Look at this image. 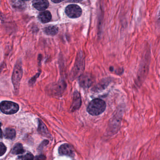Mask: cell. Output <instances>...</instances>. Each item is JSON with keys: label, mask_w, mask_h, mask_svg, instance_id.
<instances>
[{"label": "cell", "mask_w": 160, "mask_h": 160, "mask_svg": "<svg viewBox=\"0 0 160 160\" xmlns=\"http://www.w3.org/2000/svg\"><path fill=\"white\" fill-rule=\"evenodd\" d=\"M85 65V56L83 52L80 51L77 55L75 64L70 73V77L73 79L80 78L83 73Z\"/></svg>", "instance_id": "6da1fadb"}, {"label": "cell", "mask_w": 160, "mask_h": 160, "mask_svg": "<svg viewBox=\"0 0 160 160\" xmlns=\"http://www.w3.org/2000/svg\"><path fill=\"white\" fill-rule=\"evenodd\" d=\"M106 108V104L104 101L101 99H95L88 104L87 111L91 115L97 116L102 113Z\"/></svg>", "instance_id": "7a4b0ae2"}, {"label": "cell", "mask_w": 160, "mask_h": 160, "mask_svg": "<svg viewBox=\"0 0 160 160\" xmlns=\"http://www.w3.org/2000/svg\"><path fill=\"white\" fill-rule=\"evenodd\" d=\"M23 76V69L21 62L18 61L17 62L12 75V82L14 86V90L16 92L18 91L20 83Z\"/></svg>", "instance_id": "3957f363"}, {"label": "cell", "mask_w": 160, "mask_h": 160, "mask_svg": "<svg viewBox=\"0 0 160 160\" xmlns=\"http://www.w3.org/2000/svg\"><path fill=\"white\" fill-rule=\"evenodd\" d=\"M1 111L5 114L11 115L18 111L19 107L17 103L13 102L4 101L1 103Z\"/></svg>", "instance_id": "277c9868"}, {"label": "cell", "mask_w": 160, "mask_h": 160, "mask_svg": "<svg viewBox=\"0 0 160 160\" xmlns=\"http://www.w3.org/2000/svg\"><path fill=\"white\" fill-rule=\"evenodd\" d=\"M65 13L69 18H76L80 17L82 13L81 8L75 4L69 5L65 8Z\"/></svg>", "instance_id": "5b68a950"}, {"label": "cell", "mask_w": 160, "mask_h": 160, "mask_svg": "<svg viewBox=\"0 0 160 160\" xmlns=\"http://www.w3.org/2000/svg\"><path fill=\"white\" fill-rule=\"evenodd\" d=\"M93 82V79L90 74H82L79 78V84L84 88H89Z\"/></svg>", "instance_id": "8992f818"}, {"label": "cell", "mask_w": 160, "mask_h": 160, "mask_svg": "<svg viewBox=\"0 0 160 160\" xmlns=\"http://www.w3.org/2000/svg\"><path fill=\"white\" fill-rule=\"evenodd\" d=\"M81 98L80 93L78 91H75L73 94V101L71 104L70 111L74 112L79 110L81 105Z\"/></svg>", "instance_id": "52a82bcc"}, {"label": "cell", "mask_w": 160, "mask_h": 160, "mask_svg": "<svg viewBox=\"0 0 160 160\" xmlns=\"http://www.w3.org/2000/svg\"><path fill=\"white\" fill-rule=\"evenodd\" d=\"M33 4L34 7L39 11H43L49 6L48 0H33Z\"/></svg>", "instance_id": "ba28073f"}, {"label": "cell", "mask_w": 160, "mask_h": 160, "mask_svg": "<svg viewBox=\"0 0 160 160\" xmlns=\"http://www.w3.org/2000/svg\"><path fill=\"white\" fill-rule=\"evenodd\" d=\"M59 153L61 155L73 157L74 156V151L72 147L68 144L62 145L59 149Z\"/></svg>", "instance_id": "9c48e42d"}, {"label": "cell", "mask_w": 160, "mask_h": 160, "mask_svg": "<svg viewBox=\"0 0 160 160\" xmlns=\"http://www.w3.org/2000/svg\"><path fill=\"white\" fill-rule=\"evenodd\" d=\"M66 87V84L65 82L64 81H61L57 83L54 87L53 92L56 96L61 95L65 91Z\"/></svg>", "instance_id": "30bf717a"}, {"label": "cell", "mask_w": 160, "mask_h": 160, "mask_svg": "<svg viewBox=\"0 0 160 160\" xmlns=\"http://www.w3.org/2000/svg\"><path fill=\"white\" fill-rule=\"evenodd\" d=\"M52 18L51 14L49 11H44L40 12L38 16V19L43 23H47L50 21Z\"/></svg>", "instance_id": "8fae6325"}, {"label": "cell", "mask_w": 160, "mask_h": 160, "mask_svg": "<svg viewBox=\"0 0 160 160\" xmlns=\"http://www.w3.org/2000/svg\"><path fill=\"white\" fill-rule=\"evenodd\" d=\"M43 31L48 35L54 36L58 33V28L55 26H49L45 27Z\"/></svg>", "instance_id": "7c38bea8"}, {"label": "cell", "mask_w": 160, "mask_h": 160, "mask_svg": "<svg viewBox=\"0 0 160 160\" xmlns=\"http://www.w3.org/2000/svg\"><path fill=\"white\" fill-rule=\"evenodd\" d=\"M16 131L15 130L10 128H8L5 130L4 135L6 139L12 140L16 137Z\"/></svg>", "instance_id": "4fadbf2b"}, {"label": "cell", "mask_w": 160, "mask_h": 160, "mask_svg": "<svg viewBox=\"0 0 160 160\" xmlns=\"http://www.w3.org/2000/svg\"><path fill=\"white\" fill-rule=\"evenodd\" d=\"M24 152L23 147L21 144H17L12 149V153L14 155H19L23 154Z\"/></svg>", "instance_id": "5bb4252c"}, {"label": "cell", "mask_w": 160, "mask_h": 160, "mask_svg": "<svg viewBox=\"0 0 160 160\" xmlns=\"http://www.w3.org/2000/svg\"><path fill=\"white\" fill-rule=\"evenodd\" d=\"M38 131L41 134H46L48 132V130L46 126L44 125V123L42 121L39 120V124Z\"/></svg>", "instance_id": "9a60e30c"}, {"label": "cell", "mask_w": 160, "mask_h": 160, "mask_svg": "<svg viewBox=\"0 0 160 160\" xmlns=\"http://www.w3.org/2000/svg\"><path fill=\"white\" fill-rule=\"evenodd\" d=\"M19 158L21 160H34V157L31 153H28L24 156H20Z\"/></svg>", "instance_id": "2e32d148"}, {"label": "cell", "mask_w": 160, "mask_h": 160, "mask_svg": "<svg viewBox=\"0 0 160 160\" xmlns=\"http://www.w3.org/2000/svg\"><path fill=\"white\" fill-rule=\"evenodd\" d=\"M0 148H1L0 153H1V156L2 157L5 153L6 151V147L4 145V144L1 142V145H0Z\"/></svg>", "instance_id": "e0dca14e"}, {"label": "cell", "mask_w": 160, "mask_h": 160, "mask_svg": "<svg viewBox=\"0 0 160 160\" xmlns=\"http://www.w3.org/2000/svg\"><path fill=\"white\" fill-rule=\"evenodd\" d=\"M39 75H40V73L37 74L34 77H33L31 80H30V81H29V83L31 85L33 84L35 82L36 80V79L38 78Z\"/></svg>", "instance_id": "ac0fdd59"}, {"label": "cell", "mask_w": 160, "mask_h": 160, "mask_svg": "<svg viewBox=\"0 0 160 160\" xmlns=\"http://www.w3.org/2000/svg\"><path fill=\"white\" fill-rule=\"evenodd\" d=\"M51 1L54 3H60L61 2H63L64 0H51Z\"/></svg>", "instance_id": "d6986e66"}, {"label": "cell", "mask_w": 160, "mask_h": 160, "mask_svg": "<svg viewBox=\"0 0 160 160\" xmlns=\"http://www.w3.org/2000/svg\"><path fill=\"white\" fill-rule=\"evenodd\" d=\"M42 157H37L36 158L35 160H42Z\"/></svg>", "instance_id": "ffe728a7"}, {"label": "cell", "mask_w": 160, "mask_h": 160, "mask_svg": "<svg viewBox=\"0 0 160 160\" xmlns=\"http://www.w3.org/2000/svg\"><path fill=\"white\" fill-rule=\"evenodd\" d=\"M158 19L159 20H160V10L159 11V13L158 14Z\"/></svg>", "instance_id": "44dd1931"}, {"label": "cell", "mask_w": 160, "mask_h": 160, "mask_svg": "<svg viewBox=\"0 0 160 160\" xmlns=\"http://www.w3.org/2000/svg\"><path fill=\"white\" fill-rule=\"evenodd\" d=\"M22 1H29V0H22Z\"/></svg>", "instance_id": "7402d4cb"}]
</instances>
